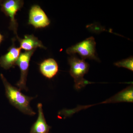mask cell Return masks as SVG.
<instances>
[{"label": "cell", "instance_id": "6da1fadb", "mask_svg": "<svg viewBox=\"0 0 133 133\" xmlns=\"http://www.w3.org/2000/svg\"><path fill=\"white\" fill-rule=\"evenodd\" d=\"M5 89V93L10 103L24 114L33 116L36 113L30 107V103L34 98L26 96L18 88L10 84L4 75H0Z\"/></svg>", "mask_w": 133, "mask_h": 133}, {"label": "cell", "instance_id": "7a4b0ae2", "mask_svg": "<svg viewBox=\"0 0 133 133\" xmlns=\"http://www.w3.org/2000/svg\"><path fill=\"white\" fill-rule=\"evenodd\" d=\"M68 61L70 65V74L74 79L76 89H81L87 84H90L84 78L85 74L89 70L90 66L88 63L84 59H79L74 56L69 58Z\"/></svg>", "mask_w": 133, "mask_h": 133}, {"label": "cell", "instance_id": "3957f363", "mask_svg": "<svg viewBox=\"0 0 133 133\" xmlns=\"http://www.w3.org/2000/svg\"><path fill=\"white\" fill-rule=\"evenodd\" d=\"M95 47V39L93 37H91L68 48L66 52L70 55L78 53L83 59L88 58L99 61V59L96 56Z\"/></svg>", "mask_w": 133, "mask_h": 133}, {"label": "cell", "instance_id": "277c9868", "mask_svg": "<svg viewBox=\"0 0 133 133\" xmlns=\"http://www.w3.org/2000/svg\"><path fill=\"white\" fill-rule=\"evenodd\" d=\"M24 2L22 0H6L2 1L1 4V10L5 15L10 18L9 28L13 30L16 35L17 38V29L18 23L15 17L17 12L21 9L24 5Z\"/></svg>", "mask_w": 133, "mask_h": 133}, {"label": "cell", "instance_id": "5b68a950", "mask_svg": "<svg viewBox=\"0 0 133 133\" xmlns=\"http://www.w3.org/2000/svg\"><path fill=\"white\" fill-rule=\"evenodd\" d=\"M35 50H33L21 53L17 61L16 65L19 66L21 74L20 80L17 83L16 85L20 90H24L27 91L28 90L26 86V83L30 62L31 56Z\"/></svg>", "mask_w": 133, "mask_h": 133}, {"label": "cell", "instance_id": "8992f818", "mask_svg": "<svg viewBox=\"0 0 133 133\" xmlns=\"http://www.w3.org/2000/svg\"><path fill=\"white\" fill-rule=\"evenodd\" d=\"M28 23L35 28H42L49 26L50 21L41 7L34 5L31 6L29 11Z\"/></svg>", "mask_w": 133, "mask_h": 133}, {"label": "cell", "instance_id": "52a82bcc", "mask_svg": "<svg viewBox=\"0 0 133 133\" xmlns=\"http://www.w3.org/2000/svg\"><path fill=\"white\" fill-rule=\"evenodd\" d=\"M8 50V52L0 58V65L5 70L14 67L21 54V49L15 46L14 42Z\"/></svg>", "mask_w": 133, "mask_h": 133}, {"label": "cell", "instance_id": "ba28073f", "mask_svg": "<svg viewBox=\"0 0 133 133\" xmlns=\"http://www.w3.org/2000/svg\"><path fill=\"white\" fill-rule=\"evenodd\" d=\"M38 109V116L36 121L31 127L30 133H49L50 126L47 124L42 108V105L38 103L37 105Z\"/></svg>", "mask_w": 133, "mask_h": 133}, {"label": "cell", "instance_id": "9c48e42d", "mask_svg": "<svg viewBox=\"0 0 133 133\" xmlns=\"http://www.w3.org/2000/svg\"><path fill=\"white\" fill-rule=\"evenodd\" d=\"M39 70L43 76L47 78L51 79L58 72V65L55 59L48 58L44 60L40 64Z\"/></svg>", "mask_w": 133, "mask_h": 133}, {"label": "cell", "instance_id": "30bf717a", "mask_svg": "<svg viewBox=\"0 0 133 133\" xmlns=\"http://www.w3.org/2000/svg\"><path fill=\"white\" fill-rule=\"evenodd\" d=\"M20 44L21 49L26 51H30L36 50L37 48H40L45 49L42 43L33 35H26L23 38H17Z\"/></svg>", "mask_w": 133, "mask_h": 133}, {"label": "cell", "instance_id": "8fae6325", "mask_svg": "<svg viewBox=\"0 0 133 133\" xmlns=\"http://www.w3.org/2000/svg\"><path fill=\"white\" fill-rule=\"evenodd\" d=\"M114 64L118 67H124L133 71V58L132 57L116 62V63H115Z\"/></svg>", "mask_w": 133, "mask_h": 133}, {"label": "cell", "instance_id": "7c38bea8", "mask_svg": "<svg viewBox=\"0 0 133 133\" xmlns=\"http://www.w3.org/2000/svg\"><path fill=\"white\" fill-rule=\"evenodd\" d=\"M3 38H4V37H3V36L0 33V44H1V43H2V41H3Z\"/></svg>", "mask_w": 133, "mask_h": 133}, {"label": "cell", "instance_id": "4fadbf2b", "mask_svg": "<svg viewBox=\"0 0 133 133\" xmlns=\"http://www.w3.org/2000/svg\"><path fill=\"white\" fill-rule=\"evenodd\" d=\"M2 1H1L0 0V5H1V4L2 2Z\"/></svg>", "mask_w": 133, "mask_h": 133}]
</instances>
